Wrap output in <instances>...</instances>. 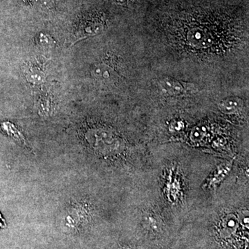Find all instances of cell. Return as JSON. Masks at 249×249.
<instances>
[{
    "mask_svg": "<svg viewBox=\"0 0 249 249\" xmlns=\"http://www.w3.org/2000/svg\"><path fill=\"white\" fill-rule=\"evenodd\" d=\"M104 23L101 18L96 16H89L85 18L80 24L76 31V36L78 39L83 38L87 36H91L99 34L103 30Z\"/></svg>",
    "mask_w": 249,
    "mask_h": 249,
    "instance_id": "cell-1",
    "label": "cell"
},
{
    "mask_svg": "<svg viewBox=\"0 0 249 249\" xmlns=\"http://www.w3.org/2000/svg\"><path fill=\"white\" fill-rule=\"evenodd\" d=\"M159 84L163 92L170 95L186 94L195 88L193 85L183 83L171 77L161 78L159 81Z\"/></svg>",
    "mask_w": 249,
    "mask_h": 249,
    "instance_id": "cell-2",
    "label": "cell"
},
{
    "mask_svg": "<svg viewBox=\"0 0 249 249\" xmlns=\"http://www.w3.org/2000/svg\"><path fill=\"white\" fill-rule=\"evenodd\" d=\"M244 102L242 98L230 97L223 100L218 105V107L224 114H233L242 109Z\"/></svg>",
    "mask_w": 249,
    "mask_h": 249,
    "instance_id": "cell-3",
    "label": "cell"
},
{
    "mask_svg": "<svg viewBox=\"0 0 249 249\" xmlns=\"http://www.w3.org/2000/svg\"><path fill=\"white\" fill-rule=\"evenodd\" d=\"M232 165V161H231L218 167L217 170L213 174L212 177L208 180L206 183L207 186L210 188L217 186L227 176L231 170Z\"/></svg>",
    "mask_w": 249,
    "mask_h": 249,
    "instance_id": "cell-4",
    "label": "cell"
},
{
    "mask_svg": "<svg viewBox=\"0 0 249 249\" xmlns=\"http://www.w3.org/2000/svg\"><path fill=\"white\" fill-rule=\"evenodd\" d=\"M25 74L28 80L34 83H40L45 78V73L40 65L31 62L26 67Z\"/></svg>",
    "mask_w": 249,
    "mask_h": 249,
    "instance_id": "cell-5",
    "label": "cell"
},
{
    "mask_svg": "<svg viewBox=\"0 0 249 249\" xmlns=\"http://www.w3.org/2000/svg\"><path fill=\"white\" fill-rule=\"evenodd\" d=\"M93 74L99 80H109L114 77V71L107 65H99L95 68Z\"/></svg>",
    "mask_w": 249,
    "mask_h": 249,
    "instance_id": "cell-6",
    "label": "cell"
},
{
    "mask_svg": "<svg viewBox=\"0 0 249 249\" xmlns=\"http://www.w3.org/2000/svg\"><path fill=\"white\" fill-rule=\"evenodd\" d=\"M37 45L40 47V48L42 50H49L53 47V40L49 36L44 35V34H40L37 40Z\"/></svg>",
    "mask_w": 249,
    "mask_h": 249,
    "instance_id": "cell-7",
    "label": "cell"
},
{
    "mask_svg": "<svg viewBox=\"0 0 249 249\" xmlns=\"http://www.w3.org/2000/svg\"><path fill=\"white\" fill-rule=\"evenodd\" d=\"M127 249L122 248V249Z\"/></svg>",
    "mask_w": 249,
    "mask_h": 249,
    "instance_id": "cell-8",
    "label": "cell"
}]
</instances>
